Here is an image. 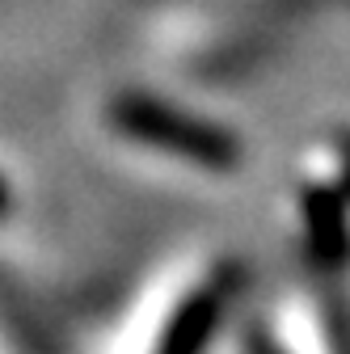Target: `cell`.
<instances>
[{"label": "cell", "instance_id": "cell-1", "mask_svg": "<svg viewBox=\"0 0 350 354\" xmlns=\"http://www.w3.org/2000/svg\"><path fill=\"white\" fill-rule=\"evenodd\" d=\"M295 219L304 253L321 270L350 266V131L317 140L295 173Z\"/></svg>", "mask_w": 350, "mask_h": 354}, {"label": "cell", "instance_id": "cell-2", "mask_svg": "<svg viewBox=\"0 0 350 354\" xmlns=\"http://www.w3.org/2000/svg\"><path fill=\"white\" fill-rule=\"evenodd\" d=\"M257 354H350V325L321 295L287 291L257 329Z\"/></svg>", "mask_w": 350, "mask_h": 354}]
</instances>
